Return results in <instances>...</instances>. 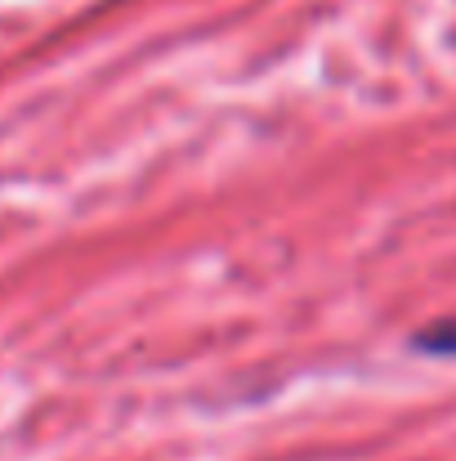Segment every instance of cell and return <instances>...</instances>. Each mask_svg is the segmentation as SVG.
<instances>
[{"instance_id": "obj_1", "label": "cell", "mask_w": 456, "mask_h": 461, "mask_svg": "<svg viewBox=\"0 0 456 461\" xmlns=\"http://www.w3.org/2000/svg\"><path fill=\"white\" fill-rule=\"evenodd\" d=\"M416 345H421V349H430V354H452L456 358V318L434 322L430 331H421V336H416Z\"/></svg>"}]
</instances>
